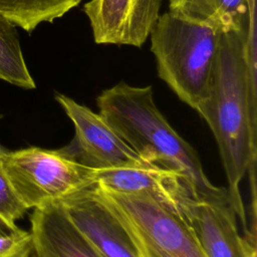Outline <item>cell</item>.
Wrapping results in <instances>:
<instances>
[{
    "mask_svg": "<svg viewBox=\"0 0 257 257\" xmlns=\"http://www.w3.org/2000/svg\"><path fill=\"white\" fill-rule=\"evenodd\" d=\"M33 245L30 232L16 227L0 233V257H32Z\"/></svg>",
    "mask_w": 257,
    "mask_h": 257,
    "instance_id": "15",
    "label": "cell"
},
{
    "mask_svg": "<svg viewBox=\"0 0 257 257\" xmlns=\"http://www.w3.org/2000/svg\"><path fill=\"white\" fill-rule=\"evenodd\" d=\"M169 12L221 31L239 28L247 13V0H170Z\"/></svg>",
    "mask_w": 257,
    "mask_h": 257,
    "instance_id": "12",
    "label": "cell"
},
{
    "mask_svg": "<svg viewBox=\"0 0 257 257\" xmlns=\"http://www.w3.org/2000/svg\"><path fill=\"white\" fill-rule=\"evenodd\" d=\"M55 99L74 125L73 140L59 150L74 162L94 170L133 165L143 160L97 112L56 92Z\"/></svg>",
    "mask_w": 257,
    "mask_h": 257,
    "instance_id": "6",
    "label": "cell"
},
{
    "mask_svg": "<svg viewBox=\"0 0 257 257\" xmlns=\"http://www.w3.org/2000/svg\"><path fill=\"white\" fill-rule=\"evenodd\" d=\"M17 226L9 224L6 220H4L2 217H0V233H7L15 229Z\"/></svg>",
    "mask_w": 257,
    "mask_h": 257,
    "instance_id": "17",
    "label": "cell"
},
{
    "mask_svg": "<svg viewBox=\"0 0 257 257\" xmlns=\"http://www.w3.org/2000/svg\"><path fill=\"white\" fill-rule=\"evenodd\" d=\"M0 161L15 195L27 210L60 201L95 183L96 170L74 162L59 149L8 151Z\"/></svg>",
    "mask_w": 257,
    "mask_h": 257,
    "instance_id": "5",
    "label": "cell"
},
{
    "mask_svg": "<svg viewBox=\"0 0 257 257\" xmlns=\"http://www.w3.org/2000/svg\"><path fill=\"white\" fill-rule=\"evenodd\" d=\"M0 79L24 89L36 87L25 62L16 27L1 17Z\"/></svg>",
    "mask_w": 257,
    "mask_h": 257,
    "instance_id": "14",
    "label": "cell"
},
{
    "mask_svg": "<svg viewBox=\"0 0 257 257\" xmlns=\"http://www.w3.org/2000/svg\"><path fill=\"white\" fill-rule=\"evenodd\" d=\"M206 257H249L256 241L243 238L229 198L191 199L183 212Z\"/></svg>",
    "mask_w": 257,
    "mask_h": 257,
    "instance_id": "9",
    "label": "cell"
},
{
    "mask_svg": "<svg viewBox=\"0 0 257 257\" xmlns=\"http://www.w3.org/2000/svg\"><path fill=\"white\" fill-rule=\"evenodd\" d=\"M245 27L246 17L239 28L221 32L209 90L197 112L206 120L218 144L231 205L247 231L240 184L249 172L252 194H255L257 97L249 91L244 58Z\"/></svg>",
    "mask_w": 257,
    "mask_h": 257,
    "instance_id": "1",
    "label": "cell"
},
{
    "mask_svg": "<svg viewBox=\"0 0 257 257\" xmlns=\"http://www.w3.org/2000/svg\"><path fill=\"white\" fill-rule=\"evenodd\" d=\"M221 32L168 11L159 15L149 35L158 76L196 111L209 90Z\"/></svg>",
    "mask_w": 257,
    "mask_h": 257,
    "instance_id": "3",
    "label": "cell"
},
{
    "mask_svg": "<svg viewBox=\"0 0 257 257\" xmlns=\"http://www.w3.org/2000/svg\"><path fill=\"white\" fill-rule=\"evenodd\" d=\"M94 184L117 193L146 197L183 219L186 205L197 198L185 175L147 161L96 170Z\"/></svg>",
    "mask_w": 257,
    "mask_h": 257,
    "instance_id": "7",
    "label": "cell"
},
{
    "mask_svg": "<svg viewBox=\"0 0 257 257\" xmlns=\"http://www.w3.org/2000/svg\"><path fill=\"white\" fill-rule=\"evenodd\" d=\"M162 0H89L82 11L96 44L141 48L149 38Z\"/></svg>",
    "mask_w": 257,
    "mask_h": 257,
    "instance_id": "8",
    "label": "cell"
},
{
    "mask_svg": "<svg viewBox=\"0 0 257 257\" xmlns=\"http://www.w3.org/2000/svg\"><path fill=\"white\" fill-rule=\"evenodd\" d=\"M77 228L103 257H140L124 227L92 186L59 201Z\"/></svg>",
    "mask_w": 257,
    "mask_h": 257,
    "instance_id": "10",
    "label": "cell"
},
{
    "mask_svg": "<svg viewBox=\"0 0 257 257\" xmlns=\"http://www.w3.org/2000/svg\"><path fill=\"white\" fill-rule=\"evenodd\" d=\"M34 257H103L57 201L30 216Z\"/></svg>",
    "mask_w": 257,
    "mask_h": 257,
    "instance_id": "11",
    "label": "cell"
},
{
    "mask_svg": "<svg viewBox=\"0 0 257 257\" xmlns=\"http://www.w3.org/2000/svg\"><path fill=\"white\" fill-rule=\"evenodd\" d=\"M26 211L27 209L15 195L0 161V217L15 226V221L20 219Z\"/></svg>",
    "mask_w": 257,
    "mask_h": 257,
    "instance_id": "16",
    "label": "cell"
},
{
    "mask_svg": "<svg viewBox=\"0 0 257 257\" xmlns=\"http://www.w3.org/2000/svg\"><path fill=\"white\" fill-rule=\"evenodd\" d=\"M0 117H2V115H1V114H0ZM7 152H8V151H7L3 146H1V145H0V157H1V156H3V155H5Z\"/></svg>",
    "mask_w": 257,
    "mask_h": 257,
    "instance_id": "18",
    "label": "cell"
},
{
    "mask_svg": "<svg viewBox=\"0 0 257 257\" xmlns=\"http://www.w3.org/2000/svg\"><path fill=\"white\" fill-rule=\"evenodd\" d=\"M99 199L115 215L140 257H206L188 223L146 197L92 185Z\"/></svg>",
    "mask_w": 257,
    "mask_h": 257,
    "instance_id": "4",
    "label": "cell"
},
{
    "mask_svg": "<svg viewBox=\"0 0 257 257\" xmlns=\"http://www.w3.org/2000/svg\"><path fill=\"white\" fill-rule=\"evenodd\" d=\"M98 113L145 161L178 171L190 181L197 198H229L206 176L195 149L169 123L158 108L152 85L119 81L96 97Z\"/></svg>",
    "mask_w": 257,
    "mask_h": 257,
    "instance_id": "2",
    "label": "cell"
},
{
    "mask_svg": "<svg viewBox=\"0 0 257 257\" xmlns=\"http://www.w3.org/2000/svg\"><path fill=\"white\" fill-rule=\"evenodd\" d=\"M82 0H0V17L15 27L32 32L77 7Z\"/></svg>",
    "mask_w": 257,
    "mask_h": 257,
    "instance_id": "13",
    "label": "cell"
},
{
    "mask_svg": "<svg viewBox=\"0 0 257 257\" xmlns=\"http://www.w3.org/2000/svg\"><path fill=\"white\" fill-rule=\"evenodd\" d=\"M256 254H257V252H256V249H254V250L252 251V253L250 254V256H249V257H256Z\"/></svg>",
    "mask_w": 257,
    "mask_h": 257,
    "instance_id": "19",
    "label": "cell"
},
{
    "mask_svg": "<svg viewBox=\"0 0 257 257\" xmlns=\"http://www.w3.org/2000/svg\"><path fill=\"white\" fill-rule=\"evenodd\" d=\"M32 257H34V256H33V254H32Z\"/></svg>",
    "mask_w": 257,
    "mask_h": 257,
    "instance_id": "20",
    "label": "cell"
}]
</instances>
